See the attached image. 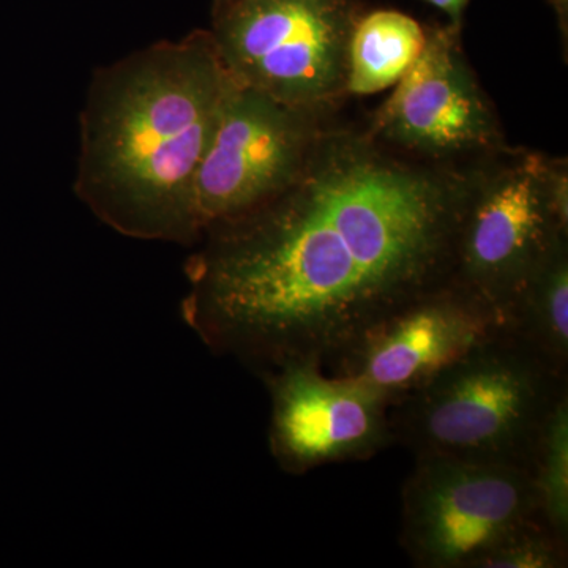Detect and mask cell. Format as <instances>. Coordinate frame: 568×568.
<instances>
[{
  "label": "cell",
  "mask_w": 568,
  "mask_h": 568,
  "mask_svg": "<svg viewBox=\"0 0 568 568\" xmlns=\"http://www.w3.org/2000/svg\"><path fill=\"white\" fill-rule=\"evenodd\" d=\"M477 163L426 162L368 129L325 126L290 186L201 235L186 320L264 375L332 368L377 324L452 282Z\"/></svg>",
  "instance_id": "1"
},
{
  "label": "cell",
  "mask_w": 568,
  "mask_h": 568,
  "mask_svg": "<svg viewBox=\"0 0 568 568\" xmlns=\"http://www.w3.org/2000/svg\"><path fill=\"white\" fill-rule=\"evenodd\" d=\"M234 85L211 31L97 70L80 115L77 196L126 237L200 239L194 181Z\"/></svg>",
  "instance_id": "2"
},
{
  "label": "cell",
  "mask_w": 568,
  "mask_h": 568,
  "mask_svg": "<svg viewBox=\"0 0 568 568\" xmlns=\"http://www.w3.org/2000/svg\"><path fill=\"white\" fill-rule=\"evenodd\" d=\"M567 392L559 373L510 328L390 407L394 440L416 457L525 467L541 428Z\"/></svg>",
  "instance_id": "3"
},
{
  "label": "cell",
  "mask_w": 568,
  "mask_h": 568,
  "mask_svg": "<svg viewBox=\"0 0 568 568\" xmlns=\"http://www.w3.org/2000/svg\"><path fill=\"white\" fill-rule=\"evenodd\" d=\"M559 237H568L567 160L500 149L474 171L452 282L507 323L519 291Z\"/></svg>",
  "instance_id": "4"
},
{
  "label": "cell",
  "mask_w": 568,
  "mask_h": 568,
  "mask_svg": "<svg viewBox=\"0 0 568 568\" xmlns=\"http://www.w3.org/2000/svg\"><path fill=\"white\" fill-rule=\"evenodd\" d=\"M353 0L213 3L212 37L237 84L331 115L346 99Z\"/></svg>",
  "instance_id": "5"
},
{
  "label": "cell",
  "mask_w": 568,
  "mask_h": 568,
  "mask_svg": "<svg viewBox=\"0 0 568 568\" xmlns=\"http://www.w3.org/2000/svg\"><path fill=\"white\" fill-rule=\"evenodd\" d=\"M536 521L525 467L417 457L402 491V545L422 568H478L493 549Z\"/></svg>",
  "instance_id": "6"
},
{
  "label": "cell",
  "mask_w": 568,
  "mask_h": 568,
  "mask_svg": "<svg viewBox=\"0 0 568 568\" xmlns=\"http://www.w3.org/2000/svg\"><path fill=\"white\" fill-rule=\"evenodd\" d=\"M327 118L235 82L194 181L200 237L290 186L304 170Z\"/></svg>",
  "instance_id": "7"
},
{
  "label": "cell",
  "mask_w": 568,
  "mask_h": 568,
  "mask_svg": "<svg viewBox=\"0 0 568 568\" xmlns=\"http://www.w3.org/2000/svg\"><path fill=\"white\" fill-rule=\"evenodd\" d=\"M396 151L440 164H473L506 148L487 93L462 44V26L426 28L414 65L368 126Z\"/></svg>",
  "instance_id": "8"
},
{
  "label": "cell",
  "mask_w": 568,
  "mask_h": 568,
  "mask_svg": "<svg viewBox=\"0 0 568 568\" xmlns=\"http://www.w3.org/2000/svg\"><path fill=\"white\" fill-rule=\"evenodd\" d=\"M271 450L291 474L375 457L394 443L387 396L321 366L287 364L265 375Z\"/></svg>",
  "instance_id": "9"
},
{
  "label": "cell",
  "mask_w": 568,
  "mask_h": 568,
  "mask_svg": "<svg viewBox=\"0 0 568 568\" xmlns=\"http://www.w3.org/2000/svg\"><path fill=\"white\" fill-rule=\"evenodd\" d=\"M507 328L491 306L450 282L377 324L328 369L394 405Z\"/></svg>",
  "instance_id": "10"
},
{
  "label": "cell",
  "mask_w": 568,
  "mask_h": 568,
  "mask_svg": "<svg viewBox=\"0 0 568 568\" xmlns=\"http://www.w3.org/2000/svg\"><path fill=\"white\" fill-rule=\"evenodd\" d=\"M425 43L426 28L402 11L361 14L347 48V95H372L395 85Z\"/></svg>",
  "instance_id": "11"
},
{
  "label": "cell",
  "mask_w": 568,
  "mask_h": 568,
  "mask_svg": "<svg viewBox=\"0 0 568 568\" xmlns=\"http://www.w3.org/2000/svg\"><path fill=\"white\" fill-rule=\"evenodd\" d=\"M507 325L552 368L567 375L568 237H559L507 313Z\"/></svg>",
  "instance_id": "12"
},
{
  "label": "cell",
  "mask_w": 568,
  "mask_h": 568,
  "mask_svg": "<svg viewBox=\"0 0 568 568\" xmlns=\"http://www.w3.org/2000/svg\"><path fill=\"white\" fill-rule=\"evenodd\" d=\"M545 525L568 541V394L556 399L538 437L530 465Z\"/></svg>",
  "instance_id": "13"
},
{
  "label": "cell",
  "mask_w": 568,
  "mask_h": 568,
  "mask_svg": "<svg viewBox=\"0 0 568 568\" xmlns=\"http://www.w3.org/2000/svg\"><path fill=\"white\" fill-rule=\"evenodd\" d=\"M562 567H567V541L556 536L545 521L519 530L478 564V568Z\"/></svg>",
  "instance_id": "14"
},
{
  "label": "cell",
  "mask_w": 568,
  "mask_h": 568,
  "mask_svg": "<svg viewBox=\"0 0 568 568\" xmlns=\"http://www.w3.org/2000/svg\"><path fill=\"white\" fill-rule=\"evenodd\" d=\"M425 2L446 13L450 18V24L462 26L463 14L469 0H425Z\"/></svg>",
  "instance_id": "15"
},
{
  "label": "cell",
  "mask_w": 568,
  "mask_h": 568,
  "mask_svg": "<svg viewBox=\"0 0 568 568\" xmlns=\"http://www.w3.org/2000/svg\"><path fill=\"white\" fill-rule=\"evenodd\" d=\"M548 2L558 17L560 39H562L564 52H567L568 0H548Z\"/></svg>",
  "instance_id": "16"
},
{
  "label": "cell",
  "mask_w": 568,
  "mask_h": 568,
  "mask_svg": "<svg viewBox=\"0 0 568 568\" xmlns=\"http://www.w3.org/2000/svg\"><path fill=\"white\" fill-rule=\"evenodd\" d=\"M226 2V0H215L213 3Z\"/></svg>",
  "instance_id": "17"
}]
</instances>
